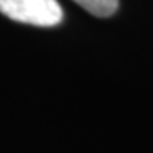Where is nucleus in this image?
Returning <instances> with one entry per match:
<instances>
[{
    "label": "nucleus",
    "instance_id": "obj_1",
    "mask_svg": "<svg viewBox=\"0 0 153 153\" xmlns=\"http://www.w3.org/2000/svg\"><path fill=\"white\" fill-rule=\"evenodd\" d=\"M0 12L5 17L39 27H51L63 19L58 0H0Z\"/></svg>",
    "mask_w": 153,
    "mask_h": 153
},
{
    "label": "nucleus",
    "instance_id": "obj_2",
    "mask_svg": "<svg viewBox=\"0 0 153 153\" xmlns=\"http://www.w3.org/2000/svg\"><path fill=\"white\" fill-rule=\"evenodd\" d=\"M87 12L97 17H109L117 10L119 0H73Z\"/></svg>",
    "mask_w": 153,
    "mask_h": 153
}]
</instances>
